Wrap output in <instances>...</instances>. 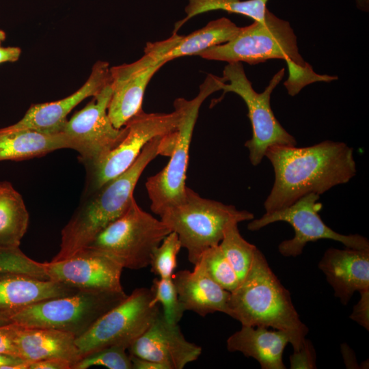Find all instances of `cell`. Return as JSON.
Returning a JSON list of instances; mask_svg holds the SVG:
<instances>
[{"mask_svg": "<svg viewBox=\"0 0 369 369\" xmlns=\"http://www.w3.org/2000/svg\"><path fill=\"white\" fill-rule=\"evenodd\" d=\"M265 156L275 173L264 202L266 213L288 206L308 193L320 195L347 183L357 173L353 148L340 141L325 140L302 148L274 145Z\"/></svg>", "mask_w": 369, "mask_h": 369, "instance_id": "1", "label": "cell"}, {"mask_svg": "<svg viewBox=\"0 0 369 369\" xmlns=\"http://www.w3.org/2000/svg\"><path fill=\"white\" fill-rule=\"evenodd\" d=\"M174 131L154 137L124 172L83 196V200L62 230L60 249L52 261L65 259L87 247L107 226L129 208L143 172L156 156H169Z\"/></svg>", "mask_w": 369, "mask_h": 369, "instance_id": "2", "label": "cell"}, {"mask_svg": "<svg viewBox=\"0 0 369 369\" xmlns=\"http://www.w3.org/2000/svg\"><path fill=\"white\" fill-rule=\"evenodd\" d=\"M198 55L209 60L249 64L271 59H284L290 72L286 87L292 91L318 79L299 54L297 37L289 22L269 10L262 20H254L251 25L241 27L230 42L207 49Z\"/></svg>", "mask_w": 369, "mask_h": 369, "instance_id": "3", "label": "cell"}, {"mask_svg": "<svg viewBox=\"0 0 369 369\" xmlns=\"http://www.w3.org/2000/svg\"><path fill=\"white\" fill-rule=\"evenodd\" d=\"M228 316L242 325L272 327L291 333L301 346L308 329L297 312L289 291L258 249L245 277L232 292Z\"/></svg>", "mask_w": 369, "mask_h": 369, "instance_id": "4", "label": "cell"}, {"mask_svg": "<svg viewBox=\"0 0 369 369\" xmlns=\"http://www.w3.org/2000/svg\"><path fill=\"white\" fill-rule=\"evenodd\" d=\"M159 216L178 235L193 264L206 249L219 245L230 223L254 217L249 211L204 198L188 187L181 202L165 209Z\"/></svg>", "mask_w": 369, "mask_h": 369, "instance_id": "5", "label": "cell"}, {"mask_svg": "<svg viewBox=\"0 0 369 369\" xmlns=\"http://www.w3.org/2000/svg\"><path fill=\"white\" fill-rule=\"evenodd\" d=\"M127 296L124 290H78L39 301L7 316L22 326L57 329L77 338Z\"/></svg>", "mask_w": 369, "mask_h": 369, "instance_id": "6", "label": "cell"}, {"mask_svg": "<svg viewBox=\"0 0 369 369\" xmlns=\"http://www.w3.org/2000/svg\"><path fill=\"white\" fill-rule=\"evenodd\" d=\"M171 232L134 199L127 210L85 247L108 254L123 268L138 270L149 266L153 251Z\"/></svg>", "mask_w": 369, "mask_h": 369, "instance_id": "7", "label": "cell"}, {"mask_svg": "<svg viewBox=\"0 0 369 369\" xmlns=\"http://www.w3.org/2000/svg\"><path fill=\"white\" fill-rule=\"evenodd\" d=\"M221 82V77L208 74L194 98L189 100L179 98L182 115L169 161L164 168L146 182L150 209L156 215L181 202L185 195L189 148L199 110L208 96L220 90Z\"/></svg>", "mask_w": 369, "mask_h": 369, "instance_id": "8", "label": "cell"}, {"mask_svg": "<svg viewBox=\"0 0 369 369\" xmlns=\"http://www.w3.org/2000/svg\"><path fill=\"white\" fill-rule=\"evenodd\" d=\"M284 68L271 79L263 92H256L247 79L241 62L228 63L223 71L220 90L234 92L245 102L252 127L251 138L245 146L249 150L251 163L256 166L265 156L267 148L274 145L293 146L295 138L288 133L275 118L271 107V95L284 75Z\"/></svg>", "mask_w": 369, "mask_h": 369, "instance_id": "9", "label": "cell"}, {"mask_svg": "<svg viewBox=\"0 0 369 369\" xmlns=\"http://www.w3.org/2000/svg\"><path fill=\"white\" fill-rule=\"evenodd\" d=\"M171 113H145L143 110L126 124L123 139L98 160L85 165L86 181L84 195L100 187L126 171L135 161L144 146L156 137L176 131L182 119L179 98Z\"/></svg>", "mask_w": 369, "mask_h": 369, "instance_id": "10", "label": "cell"}, {"mask_svg": "<svg viewBox=\"0 0 369 369\" xmlns=\"http://www.w3.org/2000/svg\"><path fill=\"white\" fill-rule=\"evenodd\" d=\"M150 288H139L99 318L83 335L75 338L81 358L113 346L128 349L161 312L151 303Z\"/></svg>", "mask_w": 369, "mask_h": 369, "instance_id": "11", "label": "cell"}, {"mask_svg": "<svg viewBox=\"0 0 369 369\" xmlns=\"http://www.w3.org/2000/svg\"><path fill=\"white\" fill-rule=\"evenodd\" d=\"M319 199L320 195L316 193H308L288 206L265 213L259 219H252L247 228L256 231L277 221L289 223L295 235L278 245L279 252L284 257H297L308 243L320 239L336 241L348 248L369 249V242L366 237L359 234H341L327 226L319 215L323 206Z\"/></svg>", "mask_w": 369, "mask_h": 369, "instance_id": "12", "label": "cell"}, {"mask_svg": "<svg viewBox=\"0 0 369 369\" xmlns=\"http://www.w3.org/2000/svg\"><path fill=\"white\" fill-rule=\"evenodd\" d=\"M110 81L84 108L66 122L62 133L84 165L109 152L124 137L126 127L116 128L107 113L111 96Z\"/></svg>", "mask_w": 369, "mask_h": 369, "instance_id": "13", "label": "cell"}, {"mask_svg": "<svg viewBox=\"0 0 369 369\" xmlns=\"http://www.w3.org/2000/svg\"><path fill=\"white\" fill-rule=\"evenodd\" d=\"M144 52V55L133 63L110 68L112 92L107 113L116 128L124 127L142 111L146 87L156 72L166 63L162 49L156 43H147Z\"/></svg>", "mask_w": 369, "mask_h": 369, "instance_id": "14", "label": "cell"}, {"mask_svg": "<svg viewBox=\"0 0 369 369\" xmlns=\"http://www.w3.org/2000/svg\"><path fill=\"white\" fill-rule=\"evenodd\" d=\"M49 279L79 290H122L123 266L108 254L84 247L58 261L43 262Z\"/></svg>", "mask_w": 369, "mask_h": 369, "instance_id": "15", "label": "cell"}, {"mask_svg": "<svg viewBox=\"0 0 369 369\" xmlns=\"http://www.w3.org/2000/svg\"><path fill=\"white\" fill-rule=\"evenodd\" d=\"M129 355L182 369L198 359L202 348L186 340L178 324L166 320L162 312L128 347Z\"/></svg>", "mask_w": 369, "mask_h": 369, "instance_id": "16", "label": "cell"}, {"mask_svg": "<svg viewBox=\"0 0 369 369\" xmlns=\"http://www.w3.org/2000/svg\"><path fill=\"white\" fill-rule=\"evenodd\" d=\"M109 81V63L97 62L86 82L74 93L57 101L32 105L20 120L1 129L7 131L29 129L46 133H60L68 120V113L83 100L98 94Z\"/></svg>", "mask_w": 369, "mask_h": 369, "instance_id": "17", "label": "cell"}, {"mask_svg": "<svg viewBox=\"0 0 369 369\" xmlns=\"http://www.w3.org/2000/svg\"><path fill=\"white\" fill-rule=\"evenodd\" d=\"M318 266L343 305L355 292L369 290V249L329 248Z\"/></svg>", "mask_w": 369, "mask_h": 369, "instance_id": "18", "label": "cell"}, {"mask_svg": "<svg viewBox=\"0 0 369 369\" xmlns=\"http://www.w3.org/2000/svg\"><path fill=\"white\" fill-rule=\"evenodd\" d=\"M290 343L294 351L303 347L290 332L264 327L242 325L227 340V349L241 352L245 357L257 360L262 369H285L282 356L286 346Z\"/></svg>", "mask_w": 369, "mask_h": 369, "instance_id": "19", "label": "cell"}, {"mask_svg": "<svg viewBox=\"0 0 369 369\" xmlns=\"http://www.w3.org/2000/svg\"><path fill=\"white\" fill-rule=\"evenodd\" d=\"M192 271L182 270L172 279L178 300L184 311L201 316L217 312L228 315L230 292L223 289L207 274L199 263Z\"/></svg>", "mask_w": 369, "mask_h": 369, "instance_id": "20", "label": "cell"}, {"mask_svg": "<svg viewBox=\"0 0 369 369\" xmlns=\"http://www.w3.org/2000/svg\"><path fill=\"white\" fill-rule=\"evenodd\" d=\"M78 289L26 274L0 273V313L6 316L39 301L64 297Z\"/></svg>", "mask_w": 369, "mask_h": 369, "instance_id": "21", "label": "cell"}, {"mask_svg": "<svg viewBox=\"0 0 369 369\" xmlns=\"http://www.w3.org/2000/svg\"><path fill=\"white\" fill-rule=\"evenodd\" d=\"M75 338L73 335L59 330L18 324L15 342L20 357L27 361L59 358L69 361L72 369L81 359Z\"/></svg>", "mask_w": 369, "mask_h": 369, "instance_id": "22", "label": "cell"}, {"mask_svg": "<svg viewBox=\"0 0 369 369\" xmlns=\"http://www.w3.org/2000/svg\"><path fill=\"white\" fill-rule=\"evenodd\" d=\"M62 148H70L62 132L46 133L29 129L7 131L0 128V161L40 157Z\"/></svg>", "mask_w": 369, "mask_h": 369, "instance_id": "23", "label": "cell"}, {"mask_svg": "<svg viewBox=\"0 0 369 369\" xmlns=\"http://www.w3.org/2000/svg\"><path fill=\"white\" fill-rule=\"evenodd\" d=\"M29 221V213L21 195L10 182H0V247H19Z\"/></svg>", "mask_w": 369, "mask_h": 369, "instance_id": "24", "label": "cell"}, {"mask_svg": "<svg viewBox=\"0 0 369 369\" xmlns=\"http://www.w3.org/2000/svg\"><path fill=\"white\" fill-rule=\"evenodd\" d=\"M241 28L225 17L211 20L204 27L182 36L180 42L166 54L165 59L167 62L183 56L198 55L207 49L230 42Z\"/></svg>", "mask_w": 369, "mask_h": 369, "instance_id": "25", "label": "cell"}, {"mask_svg": "<svg viewBox=\"0 0 369 369\" xmlns=\"http://www.w3.org/2000/svg\"><path fill=\"white\" fill-rule=\"evenodd\" d=\"M185 8L186 16L177 22L174 27V33L187 20L195 16L209 11L221 10L230 13L247 16L254 20H262L266 10L269 0H188Z\"/></svg>", "mask_w": 369, "mask_h": 369, "instance_id": "26", "label": "cell"}, {"mask_svg": "<svg viewBox=\"0 0 369 369\" xmlns=\"http://www.w3.org/2000/svg\"><path fill=\"white\" fill-rule=\"evenodd\" d=\"M219 245L241 282L248 272L258 248L241 236L236 222L226 227Z\"/></svg>", "mask_w": 369, "mask_h": 369, "instance_id": "27", "label": "cell"}, {"mask_svg": "<svg viewBox=\"0 0 369 369\" xmlns=\"http://www.w3.org/2000/svg\"><path fill=\"white\" fill-rule=\"evenodd\" d=\"M197 262L201 264L212 279L229 292L234 290L240 283L236 273L219 245L206 249Z\"/></svg>", "mask_w": 369, "mask_h": 369, "instance_id": "28", "label": "cell"}, {"mask_svg": "<svg viewBox=\"0 0 369 369\" xmlns=\"http://www.w3.org/2000/svg\"><path fill=\"white\" fill-rule=\"evenodd\" d=\"M150 289L152 293V304H161L162 314L166 320L172 324H178L185 311L178 300L172 277L154 279Z\"/></svg>", "mask_w": 369, "mask_h": 369, "instance_id": "29", "label": "cell"}, {"mask_svg": "<svg viewBox=\"0 0 369 369\" xmlns=\"http://www.w3.org/2000/svg\"><path fill=\"white\" fill-rule=\"evenodd\" d=\"M181 248L178 235L174 232H169L152 254L149 264L151 271L159 277H172Z\"/></svg>", "mask_w": 369, "mask_h": 369, "instance_id": "30", "label": "cell"}, {"mask_svg": "<svg viewBox=\"0 0 369 369\" xmlns=\"http://www.w3.org/2000/svg\"><path fill=\"white\" fill-rule=\"evenodd\" d=\"M16 273L49 279L43 262L35 261L25 255L19 247H0V273Z\"/></svg>", "mask_w": 369, "mask_h": 369, "instance_id": "31", "label": "cell"}, {"mask_svg": "<svg viewBox=\"0 0 369 369\" xmlns=\"http://www.w3.org/2000/svg\"><path fill=\"white\" fill-rule=\"evenodd\" d=\"M126 348L120 346L106 348L81 358L72 369H87L92 366H104L109 369H133Z\"/></svg>", "mask_w": 369, "mask_h": 369, "instance_id": "32", "label": "cell"}, {"mask_svg": "<svg viewBox=\"0 0 369 369\" xmlns=\"http://www.w3.org/2000/svg\"><path fill=\"white\" fill-rule=\"evenodd\" d=\"M17 329L15 323L0 325V353L20 357L15 342Z\"/></svg>", "mask_w": 369, "mask_h": 369, "instance_id": "33", "label": "cell"}, {"mask_svg": "<svg viewBox=\"0 0 369 369\" xmlns=\"http://www.w3.org/2000/svg\"><path fill=\"white\" fill-rule=\"evenodd\" d=\"M290 360L291 368H316L314 351L308 340L303 348L294 351Z\"/></svg>", "mask_w": 369, "mask_h": 369, "instance_id": "34", "label": "cell"}, {"mask_svg": "<svg viewBox=\"0 0 369 369\" xmlns=\"http://www.w3.org/2000/svg\"><path fill=\"white\" fill-rule=\"evenodd\" d=\"M361 297L354 306L350 318L369 329V290L359 292Z\"/></svg>", "mask_w": 369, "mask_h": 369, "instance_id": "35", "label": "cell"}, {"mask_svg": "<svg viewBox=\"0 0 369 369\" xmlns=\"http://www.w3.org/2000/svg\"><path fill=\"white\" fill-rule=\"evenodd\" d=\"M29 369H72V364L66 359L51 358L29 362Z\"/></svg>", "mask_w": 369, "mask_h": 369, "instance_id": "36", "label": "cell"}, {"mask_svg": "<svg viewBox=\"0 0 369 369\" xmlns=\"http://www.w3.org/2000/svg\"><path fill=\"white\" fill-rule=\"evenodd\" d=\"M29 365L20 357L0 353V369H29Z\"/></svg>", "mask_w": 369, "mask_h": 369, "instance_id": "37", "label": "cell"}, {"mask_svg": "<svg viewBox=\"0 0 369 369\" xmlns=\"http://www.w3.org/2000/svg\"><path fill=\"white\" fill-rule=\"evenodd\" d=\"M21 54V49L17 46L1 47L0 46V64L16 62Z\"/></svg>", "mask_w": 369, "mask_h": 369, "instance_id": "38", "label": "cell"}, {"mask_svg": "<svg viewBox=\"0 0 369 369\" xmlns=\"http://www.w3.org/2000/svg\"><path fill=\"white\" fill-rule=\"evenodd\" d=\"M129 356L133 369H165V367L159 363L131 355Z\"/></svg>", "mask_w": 369, "mask_h": 369, "instance_id": "39", "label": "cell"}, {"mask_svg": "<svg viewBox=\"0 0 369 369\" xmlns=\"http://www.w3.org/2000/svg\"><path fill=\"white\" fill-rule=\"evenodd\" d=\"M11 323L9 318L4 314L0 313V325H6Z\"/></svg>", "mask_w": 369, "mask_h": 369, "instance_id": "40", "label": "cell"}, {"mask_svg": "<svg viewBox=\"0 0 369 369\" xmlns=\"http://www.w3.org/2000/svg\"><path fill=\"white\" fill-rule=\"evenodd\" d=\"M359 6L362 8H366L368 6V0H357Z\"/></svg>", "mask_w": 369, "mask_h": 369, "instance_id": "41", "label": "cell"}, {"mask_svg": "<svg viewBox=\"0 0 369 369\" xmlns=\"http://www.w3.org/2000/svg\"><path fill=\"white\" fill-rule=\"evenodd\" d=\"M6 33L3 30L0 29V46L1 44L5 40Z\"/></svg>", "mask_w": 369, "mask_h": 369, "instance_id": "42", "label": "cell"}]
</instances>
